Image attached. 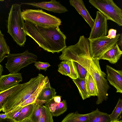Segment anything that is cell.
Returning a JSON list of instances; mask_svg holds the SVG:
<instances>
[{
    "label": "cell",
    "mask_w": 122,
    "mask_h": 122,
    "mask_svg": "<svg viewBox=\"0 0 122 122\" xmlns=\"http://www.w3.org/2000/svg\"><path fill=\"white\" fill-rule=\"evenodd\" d=\"M24 31L44 50L52 53L62 51L66 47V36L59 26L44 27L26 20Z\"/></svg>",
    "instance_id": "6da1fadb"
},
{
    "label": "cell",
    "mask_w": 122,
    "mask_h": 122,
    "mask_svg": "<svg viewBox=\"0 0 122 122\" xmlns=\"http://www.w3.org/2000/svg\"><path fill=\"white\" fill-rule=\"evenodd\" d=\"M39 73L28 82L22 84L20 88L11 95L3 105L2 111L5 113L10 112L28 99L46 78Z\"/></svg>",
    "instance_id": "7a4b0ae2"
},
{
    "label": "cell",
    "mask_w": 122,
    "mask_h": 122,
    "mask_svg": "<svg viewBox=\"0 0 122 122\" xmlns=\"http://www.w3.org/2000/svg\"><path fill=\"white\" fill-rule=\"evenodd\" d=\"M59 59L61 60H72L76 62L88 71L92 60L88 38L81 36L75 44L66 47L62 51Z\"/></svg>",
    "instance_id": "3957f363"
},
{
    "label": "cell",
    "mask_w": 122,
    "mask_h": 122,
    "mask_svg": "<svg viewBox=\"0 0 122 122\" xmlns=\"http://www.w3.org/2000/svg\"><path fill=\"white\" fill-rule=\"evenodd\" d=\"M20 4L12 5L10 9L7 27V32L17 44L23 46L26 40V35L24 31V22L22 18Z\"/></svg>",
    "instance_id": "277c9868"
},
{
    "label": "cell",
    "mask_w": 122,
    "mask_h": 122,
    "mask_svg": "<svg viewBox=\"0 0 122 122\" xmlns=\"http://www.w3.org/2000/svg\"><path fill=\"white\" fill-rule=\"evenodd\" d=\"M88 72L93 77L97 87L98 94L96 104L98 105L108 99L109 86L105 78L106 74L102 71L97 59H92Z\"/></svg>",
    "instance_id": "5b68a950"
},
{
    "label": "cell",
    "mask_w": 122,
    "mask_h": 122,
    "mask_svg": "<svg viewBox=\"0 0 122 122\" xmlns=\"http://www.w3.org/2000/svg\"><path fill=\"white\" fill-rule=\"evenodd\" d=\"M21 14L24 20L42 27L59 26L61 23L59 18L46 13L42 9L23 10Z\"/></svg>",
    "instance_id": "8992f818"
},
{
    "label": "cell",
    "mask_w": 122,
    "mask_h": 122,
    "mask_svg": "<svg viewBox=\"0 0 122 122\" xmlns=\"http://www.w3.org/2000/svg\"><path fill=\"white\" fill-rule=\"evenodd\" d=\"M7 61L5 67L11 73H18L22 68L35 63L37 56L26 50L21 53L9 54L7 55Z\"/></svg>",
    "instance_id": "52a82bcc"
},
{
    "label": "cell",
    "mask_w": 122,
    "mask_h": 122,
    "mask_svg": "<svg viewBox=\"0 0 122 122\" xmlns=\"http://www.w3.org/2000/svg\"><path fill=\"white\" fill-rule=\"evenodd\" d=\"M89 2L108 20L122 25V10L112 0H90Z\"/></svg>",
    "instance_id": "ba28073f"
},
{
    "label": "cell",
    "mask_w": 122,
    "mask_h": 122,
    "mask_svg": "<svg viewBox=\"0 0 122 122\" xmlns=\"http://www.w3.org/2000/svg\"><path fill=\"white\" fill-rule=\"evenodd\" d=\"M120 34H118L115 38L112 39L108 38L107 36H104L95 39L88 38L90 53L92 59H101L107 51L117 43Z\"/></svg>",
    "instance_id": "9c48e42d"
},
{
    "label": "cell",
    "mask_w": 122,
    "mask_h": 122,
    "mask_svg": "<svg viewBox=\"0 0 122 122\" xmlns=\"http://www.w3.org/2000/svg\"><path fill=\"white\" fill-rule=\"evenodd\" d=\"M107 20L106 17L101 13L99 11H97L94 23L89 38L93 39L102 36H107L108 31Z\"/></svg>",
    "instance_id": "30bf717a"
},
{
    "label": "cell",
    "mask_w": 122,
    "mask_h": 122,
    "mask_svg": "<svg viewBox=\"0 0 122 122\" xmlns=\"http://www.w3.org/2000/svg\"><path fill=\"white\" fill-rule=\"evenodd\" d=\"M23 4L58 13H65L68 11L66 7L59 1L55 0H51L49 1L33 2Z\"/></svg>",
    "instance_id": "8fae6325"
},
{
    "label": "cell",
    "mask_w": 122,
    "mask_h": 122,
    "mask_svg": "<svg viewBox=\"0 0 122 122\" xmlns=\"http://www.w3.org/2000/svg\"><path fill=\"white\" fill-rule=\"evenodd\" d=\"M107 79L110 84L115 87L116 92L122 93V70H116L107 65Z\"/></svg>",
    "instance_id": "7c38bea8"
},
{
    "label": "cell",
    "mask_w": 122,
    "mask_h": 122,
    "mask_svg": "<svg viewBox=\"0 0 122 122\" xmlns=\"http://www.w3.org/2000/svg\"><path fill=\"white\" fill-rule=\"evenodd\" d=\"M22 81V74L20 73H10L2 75L0 77V91L9 89L19 84Z\"/></svg>",
    "instance_id": "4fadbf2b"
},
{
    "label": "cell",
    "mask_w": 122,
    "mask_h": 122,
    "mask_svg": "<svg viewBox=\"0 0 122 122\" xmlns=\"http://www.w3.org/2000/svg\"><path fill=\"white\" fill-rule=\"evenodd\" d=\"M69 1L70 5L75 8L92 29L94 23V20L91 16L83 1L82 0H70Z\"/></svg>",
    "instance_id": "5bb4252c"
},
{
    "label": "cell",
    "mask_w": 122,
    "mask_h": 122,
    "mask_svg": "<svg viewBox=\"0 0 122 122\" xmlns=\"http://www.w3.org/2000/svg\"><path fill=\"white\" fill-rule=\"evenodd\" d=\"M122 54V51L117 43L105 53L101 59L107 60L112 64H115L120 59Z\"/></svg>",
    "instance_id": "9a60e30c"
},
{
    "label": "cell",
    "mask_w": 122,
    "mask_h": 122,
    "mask_svg": "<svg viewBox=\"0 0 122 122\" xmlns=\"http://www.w3.org/2000/svg\"><path fill=\"white\" fill-rule=\"evenodd\" d=\"M89 117L87 122H110L111 119L109 114L96 109L88 113Z\"/></svg>",
    "instance_id": "2e32d148"
},
{
    "label": "cell",
    "mask_w": 122,
    "mask_h": 122,
    "mask_svg": "<svg viewBox=\"0 0 122 122\" xmlns=\"http://www.w3.org/2000/svg\"><path fill=\"white\" fill-rule=\"evenodd\" d=\"M56 93L55 89L51 86L49 81L39 94L37 99L46 102L56 96Z\"/></svg>",
    "instance_id": "e0dca14e"
},
{
    "label": "cell",
    "mask_w": 122,
    "mask_h": 122,
    "mask_svg": "<svg viewBox=\"0 0 122 122\" xmlns=\"http://www.w3.org/2000/svg\"><path fill=\"white\" fill-rule=\"evenodd\" d=\"M89 117L88 114H79L77 111L67 114L61 122H87Z\"/></svg>",
    "instance_id": "ac0fdd59"
},
{
    "label": "cell",
    "mask_w": 122,
    "mask_h": 122,
    "mask_svg": "<svg viewBox=\"0 0 122 122\" xmlns=\"http://www.w3.org/2000/svg\"><path fill=\"white\" fill-rule=\"evenodd\" d=\"M86 82L88 95L91 96H97L98 92L97 87L93 77L88 72L86 77Z\"/></svg>",
    "instance_id": "d6986e66"
},
{
    "label": "cell",
    "mask_w": 122,
    "mask_h": 122,
    "mask_svg": "<svg viewBox=\"0 0 122 122\" xmlns=\"http://www.w3.org/2000/svg\"><path fill=\"white\" fill-rule=\"evenodd\" d=\"M34 103L30 104L23 107L21 109L16 110L18 116L14 121L20 122L24 119L29 117L31 114L34 108Z\"/></svg>",
    "instance_id": "ffe728a7"
},
{
    "label": "cell",
    "mask_w": 122,
    "mask_h": 122,
    "mask_svg": "<svg viewBox=\"0 0 122 122\" xmlns=\"http://www.w3.org/2000/svg\"><path fill=\"white\" fill-rule=\"evenodd\" d=\"M46 102L37 99L34 103L32 112L29 117L34 122H40L42 106Z\"/></svg>",
    "instance_id": "44dd1931"
},
{
    "label": "cell",
    "mask_w": 122,
    "mask_h": 122,
    "mask_svg": "<svg viewBox=\"0 0 122 122\" xmlns=\"http://www.w3.org/2000/svg\"><path fill=\"white\" fill-rule=\"evenodd\" d=\"M22 84H19L9 89L0 91V112L2 111L3 105L7 98L19 89Z\"/></svg>",
    "instance_id": "7402d4cb"
},
{
    "label": "cell",
    "mask_w": 122,
    "mask_h": 122,
    "mask_svg": "<svg viewBox=\"0 0 122 122\" xmlns=\"http://www.w3.org/2000/svg\"><path fill=\"white\" fill-rule=\"evenodd\" d=\"M72 80L77 86L82 99L84 100L89 97L87 91L86 78L81 79L79 77L76 79Z\"/></svg>",
    "instance_id": "603a6c76"
},
{
    "label": "cell",
    "mask_w": 122,
    "mask_h": 122,
    "mask_svg": "<svg viewBox=\"0 0 122 122\" xmlns=\"http://www.w3.org/2000/svg\"><path fill=\"white\" fill-rule=\"evenodd\" d=\"M10 51L9 47L6 43L4 35L0 30V63L7 57L6 54H10Z\"/></svg>",
    "instance_id": "cb8c5ba5"
},
{
    "label": "cell",
    "mask_w": 122,
    "mask_h": 122,
    "mask_svg": "<svg viewBox=\"0 0 122 122\" xmlns=\"http://www.w3.org/2000/svg\"><path fill=\"white\" fill-rule=\"evenodd\" d=\"M67 109L66 100H63L55 106L53 112L51 113L52 116L57 117L64 113Z\"/></svg>",
    "instance_id": "d4e9b609"
},
{
    "label": "cell",
    "mask_w": 122,
    "mask_h": 122,
    "mask_svg": "<svg viewBox=\"0 0 122 122\" xmlns=\"http://www.w3.org/2000/svg\"><path fill=\"white\" fill-rule=\"evenodd\" d=\"M52 117L49 109L43 105L40 122H53Z\"/></svg>",
    "instance_id": "484cf974"
},
{
    "label": "cell",
    "mask_w": 122,
    "mask_h": 122,
    "mask_svg": "<svg viewBox=\"0 0 122 122\" xmlns=\"http://www.w3.org/2000/svg\"><path fill=\"white\" fill-rule=\"evenodd\" d=\"M122 100L119 98L117 103L112 112V113L109 114L111 121L117 120L122 112Z\"/></svg>",
    "instance_id": "4316f807"
},
{
    "label": "cell",
    "mask_w": 122,
    "mask_h": 122,
    "mask_svg": "<svg viewBox=\"0 0 122 122\" xmlns=\"http://www.w3.org/2000/svg\"><path fill=\"white\" fill-rule=\"evenodd\" d=\"M58 71L63 75L70 76V69L68 61L63 60L58 65Z\"/></svg>",
    "instance_id": "83f0119b"
},
{
    "label": "cell",
    "mask_w": 122,
    "mask_h": 122,
    "mask_svg": "<svg viewBox=\"0 0 122 122\" xmlns=\"http://www.w3.org/2000/svg\"><path fill=\"white\" fill-rule=\"evenodd\" d=\"M61 96L56 95L45 103V106L49 109L51 113L53 112L55 106L61 102Z\"/></svg>",
    "instance_id": "f1b7e54d"
},
{
    "label": "cell",
    "mask_w": 122,
    "mask_h": 122,
    "mask_svg": "<svg viewBox=\"0 0 122 122\" xmlns=\"http://www.w3.org/2000/svg\"><path fill=\"white\" fill-rule=\"evenodd\" d=\"M74 62L79 77L81 79L85 78L88 72L87 71L78 63Z\"/></svg>",
    "instance_id": "f546056e"
},
{
    "label": "cell",
    "mask_w": 122,
    "mask_h": 122,
    "mask_svg": "<svg viewBox=\"0 0 122 122\" xmlns=\"http://www.w3.org/2000/svg\"><path fill=\"white\" fill-rule=\"evenodd\" d=\"M70 69V74L69 77L72 79H76L79 77L76 67L73 61H68Z\"/></svg>",
    "instance_id": "4dcf8cb0"
},
{
    "label": "cell",
    "mask_w": 122,
    "mask_h": 122,
    "mask_svg": "<svg viewBox=\"0 0 122 122\" xmlns=\"http://www.w3.org/2000/svg\"><path fill=\"white\" fill-rule=\"evenodd\" d=\"M34 63L35 66L39 70H42L46 71L47 70V68L51 66L48 62L36 61Z\"/></svg>",
    "instance_id": "1f68e13d"
},
{
    "label": "cell",
    "mask_w": 122,
    "mask_h": 122,
    "mask_svg": "<svg viewBox=\"0 0 122 122\" xmlns=\"http://www.w3.org/2000/svg\"><path fill=\"white\" fill-rule=\"evenodd\" d=\"M117 30L113 29H110L108 32V35L107 36V37L110 39L115 38L116 36Z\"/></svg>",
    "instance_id": "d6a6232c"
},
{
    "label": "cell",
    "mask_w": 122,
    "mask_h": 122,
    "mask_svg": "<svg viewBox=\"0 0 122 122\" xmlns=\"http://www.w3.org/2000/svg\"><path fill=\"white\" fill-rule=\"evenodd\" d=\"M0 122H15L9 118H6L5 119L0 118Z\"/></svg>",
    "instance_id": "836d02e7"
},
{
    "label": "cell",
    "mask_w": 122,
    "mask_h": 122,
    "mask_svg": "<svg viewBox=\"0 0 122 122\" xmlns=\"http://www.w3.org/2000/svg\"><path fill=\"white\" fill-rule=\"evenodd\" d=\"M118 46H120L122 49V33L120 34L119 37L117 42Z\"/></svg>",
    "instance_id": "e575fe53"
},
{
    "label": "cell",
    "mask_w": 122,
    "mask_h": 122,
    "mask_svg": "<svg viewBox=\"0 0 122 122\" xmlns=\"http://www.w3.org/2000/svg\"><path fill=\"white\" fill-rule=\"evenodd\" d=\"M20 122H34V121L30 117L26 118Z\"/></svg>",
    "instance_id": "d590c367"
},
{
    "label": "cell",
    "mask_w": 122,
    "mask_h": 122,
    "mask_svg": "<svg viewBox=\"0 0 122 122\" xmlns=\"http://www.w3.org/2000/svg\"><path fill=\"white\" fill-rule=\"evenodd\" d=\"M6 118H8V115L7 113H4L0 114V118L5 119Z\"/></svg>",
    "instance_id": "8d00e7d4"
},
{
    "label": "cell",
    "mask_w": 122,
    "mask_h": 122,
    "mask_svg": "<svg viewBox=\"0 0 122 122\" xmlns=\"http://www.w3.org/2000/svg\"><path fill=\"white\" fill-rule=\"evenodd\" d=\"M3 70V66L0 64V77L2 75Z\"/></svg>",
    "instance_id": "74e56055"
},
{
    "label": "cell",
    "mask_w": 122,
    "mask_h": 122,
    "mask_svg": "<svg viewBox=\"0 0 122 122\" xmlns=\"http://www.w3.org/2000/svg\"><path fill=\"white\" fill-rule=\"evenodd\" d=\"M110 122H122V120H119V119H118L115 120L111 121Z\"/></svg>",
    "instance_id": "f35d334b"
},
{
    "label": "cell",
    "mask_w": 122,
    "mask_h": 122,
    "mask_svg": "<svg viewBox=\"0 0 122 122\" xmlns=\"http://www.w3.org/2000/svg\"></svg>",
    "instance_id": "ab89813d"
}]
</instances>
